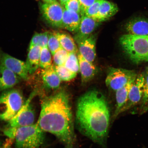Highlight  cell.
<instances>
[{"label":"cell","mask_w":148,"mask_h":148,"mask_svg":"<svg viewBox=\"0 0 148 148\" xmlns=\"http://www.w3.org/2000/svg\"><path fill=\"white\" fill-rule=\"evenodd\" d=\"M108 103L103 94L92 90L79 97L75 123L79 132L92 141L104 147L110 120Z\"/></svg>","instance_id":"6da1fadb"},{"label":"cell","mask_w":148,"mask_h":148,"mask_svg":"<svg viewBox=\"0 0 148 148\" xmlns=\"http://www.w3.org/2000/svg\"><path fill=\"white\" fill-rule=\"evenodd\" d=\"M37 122L44 132L54 135L65 147L75 148L76 141L69 96L61 91L42 99Z\"/></svg>","instance_id":"7a4b0ae2"},{"label":"cell","mask_w":148,"mask_h":148,"mask_svg":"<svg viewBox=\"0 0 148 148\" xmlns=\"http://www.w3.org/2000/svg\"><path fill=\"white\" fill-rule=\"evenodd\" d=\"M119 42L133 63L139 64L148 62V35L125 34L120 37Z\"/></svg>","instance_id":"3957f363"},{"label":"cell","mask_w":148,"mask_h":148,"mask_svg":"<svg viewBox=\"0 0 148 148\" xmlns=\"http://www.w3.org/2000/svg\"><path fill=\"white\" fill-rule=\"evenodd\" d=\"M45 133L37 123L18 129L14 138L15 148H41L45 142Z\"/></svg>","instance_id":"277c9868"},{"label":"cell","mask_w":148,"mask_h":148,"mask_svg":"<svg viewBox=\"0 0 148 148\" xmlns=\"http://www.w3.org/2000/svg\"><path fill=\"white\" fill-rule=\"evenodd\" d=\"M35 93L36 92H33L31 94L18 113L8 121L4 132L9 138H14L16 131L18 129L34 124L35 113L30 103Z\"/></svg>","instance_id":"5b68a950"},{"label":"cell","mask_w":148,"mask_h":148,"mask_svg":"<svg viewBox=\"0 0 148 148\" xmlns=\"http://www.w3.org/2000/svg\"><path fill=\"white\" fill-rule=\"evenodd\" d=\"M23 96L16 90L5 92L0 96V119L8 121L23 106Z\"/></svg>","instance_id":"8992f818"},{"label":"cell","mask_w":148,"mask_h":148,"mask_svg":"<svg viewBox=\"0 0 148 148\" xmlns=\"http://www.w3.org/2000/svg\"><path fill=\"white\" fill-rule=\"evenodd\" d=\"M138 74L133 70L110 68L105 80L107 87L116 91L136 79Z\"/></svg>","instance_id":"52a82bcc"},{"label":"cell","mask_w":148,"mask_h":148,"mask_svg":"<svg viewBox=\"0 0 148 148\" xmlns=\"http://www.w3.org/2000/svg\"><path fill=\"white\" fill-rule=\"evenodd\" d=\"M40 9L42 17L48 24L53 27L62 28L65 8L59 2L44 3Z\"/></svg>","instance_id":"ba28073f"},{"label":"cell","mask_w":148,"mask_h":148,"mask_svg":"<svg viewBox=\"0 0 148 148\" xmlns=\"http://www.w3.org/2000/svg\"><path fill=\"white\" fill-rule=\"evenodd\" d=\"M143 72L138 74L131 86L128 99L122 109L120 114L130 110L141 101L143 94L144 85Z\"/></svg>","instance_id":"9c48e42d"},{"label":"cell","mask_w":148,"mask_h":148,"mask_svg":"<svg viewBox=\"0 0 148 148\" xmlns=\"http://www.w3.org/2000/svg\"><path fill=\"white\" fill-rule=\"evenodd\" d=\"M0 65L3 66L24 79H27L29 71L26 62L6 53H3L0 58Z\"/></svg>","instance_id":"30bf717a"},{"label":"cell","mask_w":148,"mask_h":148,"mask_svg":"<svg viewBox=\"0 0 148 148\" xmlns=\"http://www.w3.org/2000/svg\"><path fill=\"white\" fill-rule=\"evenodd\" d=\"M100 22L91 17L83 15L78 29L75 32V40L77 44L88 38L95 31Z\"/></svg>","instance_id":"8fae6325"},{"label":"cell","mask_w":148,"mask_h":148,"mask_svg":"<svg viewBox=\"0 0 148 148\" xmlns=\"http://www.w3.org/2000/svg\"><path fill=\"white\" fill-rule=\"evenodd\" d=\"M127 34L145 36L148 35V18L135 16L129 20L125 25Z\"/></svg>","instance_id":"7c38bea8"},{"label":"cell","mask_w":148,"mask_h":148,"mask_svg":"<svg viewBox=\"0 0 148 148\" xmlns=\"http://www.w3.org/2000/svg\"><path fill=\"white\" fill-rule=\"evenodd\" d=\"M95 37L91 35L77 43L79 53L86 60L93 62L96 57Z\"/></svg>","instance_id":"4fadbf2b"},{"label":"cell","mask_w":148,"mask_h":148,"mask_svg":"<svg viewBox=\"0 0 148 148\" xmlns=\"http://www.w3.org/2000/svg\"><path fill=\"white\" fill-rule=\"evenodd\" d=\"M81 14L72 10L64 9L63 14L62 28L75 33L80 23Z\"/></svg>","instance_id":"5bb4252c"},{"label":"cell","mask_w":148,"mask_h":148,"mask_svg":"<svg viewBox=\"0 0 148 148\" xmlns=\"http://www.w3.org/2000/svg\"><path fill=\"white\" fill-rule=\"evenodd\" d=\"M19 82V77L4 66L0 65V90L12 88Z\"/></svg>","instance_id":"9a60e30c"},{"label":"cell","mask_w":148,"mask_h":148,"mask_svg":"<svg viewBox=\"0 0 148 148\" xmlns=\"http://www.w3.org/2000/svg\"><path fill=\"white\" fill-rule=\"evenodd\" d=\"M135 80L131 81L125 86L116 91V107L112 118L113 121L119 115L122 109L126 103L130 91Z\"/></svg>","instance_id":"2e32d148"},{"label":"cell","mask_w":148,"mask_h":148,"mask_svg":"<svg viewBox=\"0 0 148 148\" xmlns=\"http://www.w3.org/2000/svg\"><path fill=\"white\" fill-rule=\"evenodd\" d=\"M79 64V71L81 74L83 83L88 82L94 77L97 70L92 63L89 62L83 57L80 53L77 54Z\"/></svg>","instance_id":"e0dca14e"},{"label":"cell","mask_w":148,"mask_h":148,"mask_svg":"<svg viewBox=\"0 0 148 148\" xmlns=\"http://www.w3.org/2000/svg\"><path fill=\"white\" fill-rule=\"evenodd\" d=\"M118 11V7L115 3L103 0L99 12L94 18L101 23L114 16Z\"/></svg>","instance_id":"ac0fdd59"},{"label":"cell","mask_w":148,"mask_h":148,"mask_svg":"<svg viewBox=\"0 0 148 148\" xmlns=\"http://www.w3.org/2000/svg\"><path fill=\"white\" fill-rule=\"evenodd\" d=\"M42 80L46 87L55 89L60 86L61 79L56 72L53 65L47 69L42 70Z\"/></svg>","instance_id":"d6986e66"},{"label":"cell","mask_w":148,"mask_h":148,"mask_svg":"<svg viewBox=\"0 0 148 148\" xmlns=\"http://www.w3.org/2000/svg\"><path fill=\"white\" fill-rule=\"evenodd\" d=\"M42 48L39 46H35L29 49L26 64L29 73L32 74L40 66V57Z\"/></svg>","instance_id":"ffe728a7"},{"label":"cell","mask_w":148,"mask_h":148,"mask_svg":"<svg viewBox=\"0 0 148 148\" xmlns=\"http://www.w3.org/2000/svg\"><path fill=\"white\" fill-rule=\"evenodd\" d=\"M53 33L60 42L62 49L69 53H77L78 52L75 40L70 35L64 33Z\"/></svg>","instance_id":"44dd1931"},{"label":"cell","mask_w":148,"mask_h":148,"mask_svg":"<svg viewBox=\"0 0 148 148\" xmlns=\"http://www.w3.org/2000/svg\"><path fill=\"white\" fill-rule=\"evenodd\" d=\"M49 32L36 33L31 40L29 49L35 46H40L42 48L48 47Z\"/></svg>","instance_id":"7402d4cb"},{"label":"cell","mask_w":148,"mask_h":148,"mask_svg":"<svg viewBox=\"0 0 148 148\" xmlns=\"http://www.w3.org/2000/svg\"><path fill=\"white\" fill-rule=\"evenodd\" d=\"M54 68L61 80L69 81L76 77L77 73L70 71L64 65L54 66Z\"/></svg>","instance_id":"603a6c76"},{"label":"cell","mask_w":148,"mask_h":148,"mask_svg":"<svg viewBox=\"0 0 148 148\" xmlns=\"http://www.w3.org/2000/svg\"><path fill=\"white\" fill-rule=\"evenodd\" d=\"M64 65L68 69L73 73L77 74L79 73V62L76 53H69Z\"/></svg>","instance_id":"cb8c5ba5"},{"label":"cell","mask_w":148,"mask_h":148,"mask_svg":"<svg viewBox=\"0 0 148 148\" xmlns=\"http://www.w3.org/2000/svg\"><path fill=\"white\" fill-rule=\"evenodd\" d=\"M51 54L48 47L42 48L40 54V66L42 69H47L52 65Z\"/></svg>","instance_id":"d4e9b609"},{"label":"cell","mask_w":148,"mask_h":148,"mask_svg":"<svg viewBox=\"0 0 148 148\" xmlns=\"http://www.w3.org/2000/svg\"><path fill=\"white\" fill-rule=\"evenodd\" d=\"M48 47L53 56L62 48L60 42L53 33L49 32Z\"/></svg>","instance_id":"484cf974"},{"label":"cell","mask_w":148,"mask_h":148,"mask_svg":"<svg viewBox=\"0 0 148 148\" xmlns=\"http://www.w3.org/2000/svg\"><path fill=\"white\" fill-rule=\"evenodd\" d=\"M69 53L62 48L57 51L53 56L55 66L64 65Z\"/></svg>","instance_id":"4316f807"},{"label":"cell","mask_w":148,"mask_h":148,"mask_svg":"<svg viewBox=\"0 0 148 148\" xmlns=\"http://www.w3.org/2000/svg\"><path fill=\"white\" fill-rule=\"evenodd\" d=\"M144 85L143 94L141 101V108H143L148 103V67L143 72Z\"/></svg>","instance_id":"83f0119b"},{"label":"cell","mask_w":148,"mask_h":148,"mask_svg":"<svg viewBox=\"0 0 148 148\" xmlns=\"http://www.w3.org/2000/svg\"><path fill=\"white\" fill-rule=\"evenodd\" d=\"M103 0H99L87 8L83 15L94 18L97 14Z\"/></svg>","instance_id":"f1b7e54d"},{"label":"cell","mask_w":148,"mask_h":148,"mask_svg":"<svg viewBox=\"0 0 148 148\" xmlns=\"http://www.w3.org/2000/svg\"><path fill=\"white\" fill-rule=\"evenodd\" d=\"M64 7L66 10L73 11L81 14L82 10L79 0H70Z\"/></svg>","instance_id":"f546056e"},{"label":"cell","mask_w":148,"mask_h":148,"mask_svg":"<svg viewBox=\"0 0 148 148\" xmlns=\"http://www.w3.org/2000/svg\"><path fill=\"white\" fill-rule=\"evenodd\" d=\"M98 1L99 0H79L82 10L81 16L83 15L85 11L87 8Z\"/></svg>","instance_id":"4dcf8cb0"},{"label":"cell","mask_w":148,"mask_h":148,"mask_svg":"<svg viewBox=\"0 0 148 148\" xmlns=\"http://www.w3.org/2000/svg\"><path fill=\"white\" fill-rule=\"evenodd\" d=\"M69 1L70 0H58L59 3L64 7V5H65L66 3Z\"/></svg>","instance_id":"1f68e13d"},{"label":"cell","mask_w":148,"mask_h":148,"mask_svg":"<svg viewBox=\"0 0 148 148\" xmlns=\"http://www.w3.org/2000/svg\"><path fill=\"white\" fill-rule=\"evenodd\" d=\"M44 3H50L57 1V0H42Z\"/></svg>","instance_id":"d6a6232c"},{"label":"cell","mask_w":148,"mask_h":148,"mask_svg":"<svg viewBox=\"0 0 148 148\" xmlns=\"http://www.w3.org/2000/svg\"><path fill=\"white\" fill-rule=\"evenodd\" d=\"M0 148H3V146L2 145V144L1 142H0Z\"/></svg>","instance_id":"836d02e7"},{"label":"cell","mask_w":148,"mask_h":148,"mask_svg":"<svg viewBox=\"0 0 148 148\" xmlns=\"http://www.w3.org/2000/svg\"><path fill=\"white\" fill-rule=\"evenodd\" d=\"M67 148V147H65V148Z\"/></svg>","instance_id":"e575fe53"}]
</instances>
